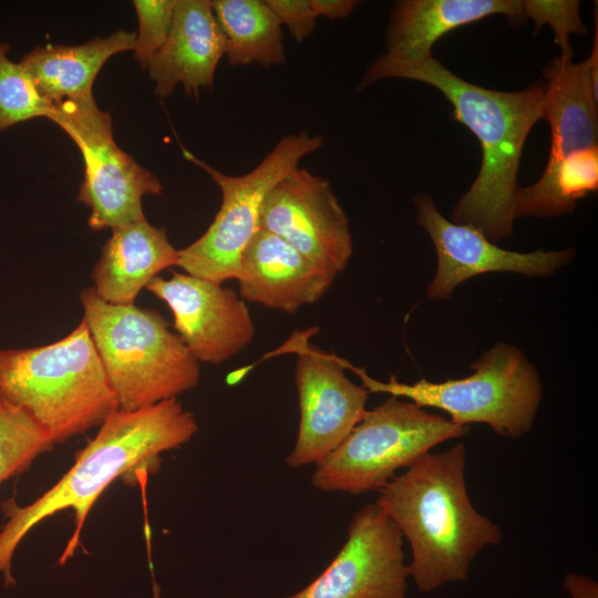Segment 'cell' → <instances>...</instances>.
<instances>
[{"label": "cell", "instance_id": "1", "mask_svg": "<svg viewBox=\"0 0 598 598\" xmlns=\"http://www.w3.org/2000/svg\"><path fill=\"white\" fill-rule=\"evenodd\" d=\"M384 79L429 84L450 102L454 120L473 133L482 151L478 173L455 205L452 221L480 229L495 244L511 238L518 168L525 142L543 118L544 82L522 91H495L467 82L434 56L401 62L383 54L367 69L359 89Z\"/></svg>", "mask_w": 598, "mask_h": 598}, {"label": "cell", "instance_id": "2", "mask_svg": "<svg viewBox=\"0 0 598 598\" xmlns=\"http://www.w3.org/2000/svg\"><path fill=\"white\" fill-rule=\"evenodd\" d=\"M197 431L194 414L177 398L111 413L52 487L24 506L18 505L14 497L2 502L7 522L0 529V576L6 586L16 585L12 558L34 526L63 509H72L75 529L59 558V565H64L76 550L85 519L106 487L128 472L157 467L163 452L186 444Z\"/></svg>", "mask_w": 598, "mask_h": 598}, {"label": "cell", "instance_id": "3", "mask_svg": "<svg viewBox=\"0 0 598 598\" xmlns=\"http://www.w3.org/2000/svg\"><path fill=\"white\" fill-rule=\"evenodd\" d=\"M465 464V445L456 443L424 454L379 491L377 503L411 546L409 577L424 594L466 580L478 553L502 538L470 499Z\"/></svg>", "mask_w": 598, "mask_h": 598}, {"label": "cell", "instance_id": "4", "mask_svg": "<svg viewBox=\"0 0 598 598\" xmlns=\"http://www.w3.org/2000/svg\"><path fill=\"white\" fill-rule=\"evenodd\" d=\"M0 399L25 411L54 444L100 426L118 409L83 319L53 343L0 349Z\"/></svg>", "mask_w": 598, "mask_h": 598}, {"label": "cell", "instance_id": "5", "mask_svg": "<svg viewBox=\"0 0 598 598\" xmlns=\"http://www.w3.org/2000/svg\"><path fill=\"white\" fill-rule=\"evenodd\" d=\"M80 301L120 410L135 411L197 386L199 362L159 312L109 303L93 286L82 290Z\"/></svg>", "mask_w": 598, "mask_h": 598}, {"label": "cell", "instance_id": "6", "mask_svg": "<svg viewBox=\"0 0 598 598\" xmlns=\"http://www.w3.org/2000/svg\"><path fill=\"white\" fill-rule=\"evenodd\" d=\"M344 369L353 371L369 393L406 398L422 408L439 409L458 425H488L497 435L518 439L533 426L539 409L543 385L536 367L518 348L495 343L472 365L473 373L462 379L432 382L424 378L414 383L394 377L382 382L362 368L340 358Z\"/></svg>", "mask_w": 598, "mask_h": 598}, {"label": "cell", "instance_id": "7", "mask_svg": "<svg viewBox=\"0 0 598 598\" xmlns=\"http://www.w3.org/2000/svg\"><path fill=\"white\" fill-rule=\"evenodd\" d=\"M468 431V426L412 401L390 395L367 410L347 439L316 464L311 484L322 492L351 495L380 491L399 468L409 467L434 446Z\"/></svg>", "mask_w": 598, "mask_h": 598}, {"label": "cell", "instance_id": "8", "mask_svg": "<svg viewBox=\"0 0 598 598\" xmlns=\"http://www.w3.org/2000/svg\"><path fill=\"white\" fill-rule=\"evenodd\" d=\"M322 144L321 135L305 131L287 135L252 171L239 176L226 175L182 148L184 157L203 168L219 187L221 205L207 230L178 250L177 266L188 275L217 283L236 279L241 254L260 228L266 196Z\"/></svg>", "mask_w": 598, "mask_h": 598}, {"label": "cell", "instance_id": "9", "mask_svg": "<svg viewBox=\"0 0 598 598\" xmlns=\"http://www.w3.org/2000/svg\"><path fill=\"white\" fill-rule=\"evenodd\" d=\"M76 144L84 161V179L76 200L91 209L93 230L115 228L144 218L142 198L159 195L162 184L114 141L112 118L94 97L54 105L50 117Z\"/></svg>", "mask_w": 598, "mask_h": 598}, {"label": "cell", "instance_id": "10", "mask_svg": "<svg viewBox=\"0 0 598 598\" xmlns=\"http://www.w3.org/2000/svg\"><path fill=\"white\" fill-rule=\"evenodd\" d=\"M316 330L295 332L285 344L298 355L295 380L300 421L286 458L291 468L316 465L333 452L362 419L370 394L347 377L338 355L309 343Z\"/></svg>", "mask_w": 598, "mask_h": 598}, {"label": "cell", "instance_id": "11", "mask_svg": "<svg viewBox=\"0 0 598 598\" xmlns=\"http://www.w3.org/2000/svg\"><path fill=\"white\" fill-rule=\"evenodd\" d=\"M260 228L336 276L353 252L349 219L330 182L299 166L266 196Z\"/></svg>", "mask_w": 598, "mask_h": 598}, {"label": "cell", "instance_id": "12", "mask_svg": "<svg viewBox=\"0 0 598 598\" xmlns=\"http://www.w3.org/2000/svg\"><path fill=\"white\" fill-rule=\"evenodd\" d=\"M403 536L378 503L359 509L328 567L285 598H406Z\"/></svg>", "mask_w": 598, "mask_h": 598}, {"label": "cell", "instance_id": "13", "mask_svg": "<svg viewBox=\"0 0 598 598\" xmlns=\"http://www.w3.org/2000/svg\"><path fill=\"white\" fill-rule=\"evenodd\" d=\"M413 204L416 223L427 233L437 256L436 272L425 290L431 300H446L458 285L488 272L548 277L576 256L574 248L532 252L503 249L480 229L445 218L430 195L419 193Z\"/></svg>", "mask_w": 598, "mask_h": 598}, {"label": "cell", "instance_id": "14", "mask_svg": "<svg viewBox=\"0 0 598 598\" xmlns=\"http://www.w3.org/2000/svg\"><path fill=\"white\" fill-rule=\"evenodd\" d=\"M146 289L168 306L178 337L198 362L223 363L255 338L246 301L223 283L173 271L168 279L155 277Z\"/></svg>", "mask_w": 598, "mask_h": 598}, {"label": "cell", "instance_id": "15", "mask_svg": "<svg viewBox=\"0 0 598 598\" xmlns=\"http://www.w3.org/2000/svg\"><path fill=\"white\" fill-rule=\"evenodd\" d=\"M336 277L279 236L259 228L241 254L236 280L245 301L293 315L317 302Z\"/></svg>", "mask_w": 598, "mask_h": 598}, {"label": "cell", "instance_id": "16", "mask_svg": "<svg viewBox=\"0 0 598 598\" xmlns=\"http://www.w3.org/2000/svg\"><path fill=\"white\" fill-rule=\"evenodd\" d=\"M225 55V40L208 0H177L167 40L148 71L154 93L168 97L182 84L187 94L212 87Z\"/></svg>", "mask_w": 598, "mask_h": 598}, {"label": "cell", "instance_id": "17", "mask_svg": "<svg viewBox=\"0 0 598 598\" xmlns=\"http://www.w3.org/2000/svg\"><path fill=\"white\" fill-rule=\"evenodd\" d=\"M523 23L520 0H401L390 13L386 53L401 62L433 58L434 44L446 33L489 16Z\"/></svg>", "mask_w": 598, "mask_h": 598}, {"label": "cell", "instance_id": "18", "mask_svg": "<svg viewBox=\"0 0 598 598\" xmlns=\"http://www.w3.org/2000/svg\"><path fill=\"white\" fill-rule=\"evenodd\" d=\"M178 250L165 227L141 218L112 229L92 270L96 295L113 305H132L157 275L177 266Z\"/></svg>", "mask_w": 598, "mask_h": 598}, {"label": "cell", "instance_id": "19", "mask_svg": "<svg viewBox=\"0 0 598 598\" xmlns=\"http://www.w3.org/2000/svg\"><path fill=\"white\" fill-rule=\"evenodd\" d=\"M545 84L543 118L550 128L547 163L568 153L597 145L598 70L589 59L575 63L573 56L558 55L543 70Z\"/></svg>", "mask_w": 598, "mask_h": 598}, {"label": "cell", "instance_id": "20", "mask_svg": "<svg viewBox=\"0 0 598 598\" xmlns=\"http://www.w3.org/2000/svg\"><path fill=\"white\" fill-rule=\"evenodd\" d=\"M135 32L117 30L80 45L35 47L19 64L40 93L53 105L68 100H86L93 82L112 55L134 50Z\"/></svg>", "mask_w": 598, "mask_h": 598}, {"label": "cell", "instance_id": "21", "mask_svg": "<svg viewBox=\"0 0 598 598\" xmlns=\"http://www.w3.org/2000/svg\"><path fill=\"white\" fill-rule=\"evenodd\" d=\"M598 189V145L573 151L554 163H546L540 178L519 187L514 218H550L570 214L577 202Z\"/></svg>", "mask_w": 598, "mask_h": 598}, {"label": "cell", "instance_id": "22", "mask_svg": "<svg viewBox=\"0 0 598 598\" xmlns=\"http://www.w3.org/2000/svg\"><path fill=\"white\" fill-rule=\"evenodd\" d=\"M210 3L230 66L256 63L269 68L285 62L281 24L265 0H214Z\"/></svg>", "mask_w": 598, "mask_h": 598}, {"label": "cell", "instance_id": "23", "mask_svg": "<svg viewBox=\"0 0 598 598\" xmlns=\"http://www.w3.org/2000/svg\"><path fill=\"white\" fill-rule=\"evenodd\" d=\"M54 443L25 411L0 399V485L27 471Z\"/></svg>", "mask_w": 598, "mask_h": 598}, {"label": "cell", "instance_id": "24", "mask_svg": "<svg viewBox=\"0 0 598 598\" xmlns=\"http://www.w3.org/2000/svg\"><path fill=\"white\" fill-rule=\"evenodd\" d=\"M9 49L0 41V132L34 117L50 120L54 113L22 66L9 59Z\"/></svg>", "mask_w": 598, "mask_h": 598}, {"label": "cell", "instance_id": "25", "mask_svg": "<svg viewBox=\"0 0 598 598\" xmlns=\"http://www.w3.org/2000/svg\"><path fill=\"white\" fill-rule=\"evenodd\" d=\"M580 2L577 0H523L522 9L526 19L534 22L535 31L549 25L554 31L555 43L560 55L573 56L569 43L570 34L588 33L579 14Z\"/></svg>", "mask_w": 598, "mask_h": 598}, {"label": "cell", "instance_id": "26", "mask_svg": "<svg viewBox=\"0 0 598 598\" xmlns=\"http://www.w3.org/2000/svg\"><path fill=\"white\" fill-rule=\"evenodd\" d=\"M177 0L133 1L138 20L135 38L134 59L143 70L168 38Z\"/></svg>", "mask_w": 598, "mask_h": 598}, {"label": "cell", "instance_id": "27", "mask_svg": "<svg viewBox=\"0 0 598 598\" xmlns=\"http://www.w3.org/2000/svg\"><path fill=\"white\" fill-rule=\"evenodd\" d=\"M285 25L292 38L302 42L313 31L318 17L316 16L311 0H265Z\"/></svg>", "mask_w": 598, "mask_h": 598}, {"label": "cell", "instance_id": "28", "mask_svg": "<svg viewBox=\"0 0 598 598\" xmlns=\"http://www.w3.org/2000/svg\"><path fill=\"white\" fill-rule=\"evenodd\" d=\"M316 16L329 20L344 19L349 17L359 4L355 0H311Z\"/></svg>", "mask_w": 598, "mask_h": 598}, {"label": "cell", "instance_id": "29", "mask_svg": "<svg viewBox=\"0 0 598 598\" xmlns=\"http://www.w3.org/2000/svg\"><path fill=\"white\" fill-rule=\"evenodd\" d=\"M563 587L571 598H598V584L588 575L568 573L564 577Z\"/></svg>", "mask_w": 598, "mask_h": 598}, {"label": "cell", "instance_id": "30", "mask_svg": "<svg viewBox=\"0 0 598 598\" xmlns=\"http://www.w3.org/2000/svg\"><path fill=\"white\" fill-rule=\"evenodd\" d=\"M152 598H161V587L153 577Z\"/></svg>", "mask_w": 598, "mask_h": 598}]
</instances>
